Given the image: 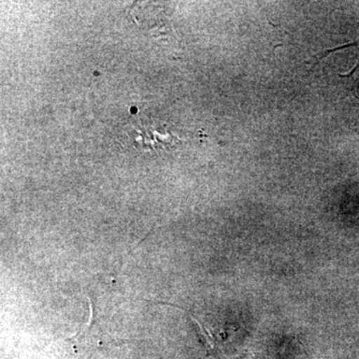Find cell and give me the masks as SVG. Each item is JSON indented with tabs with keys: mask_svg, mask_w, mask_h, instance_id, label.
<instances>
[{
	"mask_svg": "<svg viewBox=\"0 0 359 359\" xmlns=\"http://www.w3.org/2000/svg\"><path fill=\"white\" fill-rule=\"evenodd\" d=\"M358 46L359 47V39L358 41L353 42V43L342 45V46H337L335 48L330 49V50H327L325 54H323V57L327 56V54L332 53V52L342 50V49L347 48V47H353ZM340 77H346V78H353L354 82L355 83H359V62L358 65L354 66L353 69L351 71V72L347 73V74L340 75Z\"/></svg>",
	"mask_w": 359,
	"mask_h": 359,
	"instance_id": "obj_1",
	"label": "cell"
}]
</instances>
